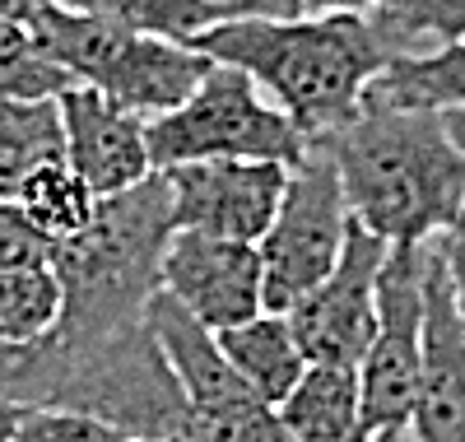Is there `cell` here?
Listing matches in <instances>:
<instances>
[{
    "mask_svg": "<svg viewBox=\"0 0 465 442\" xmlns=\"http://www.w3.org/2000/svg\"><path fill=\"white\" fill-rule=\"evenodd\" d=\"M381 0H302L298 15H372Z\"/></svg>",
    "mask_w": 465,
    "mask_h": 442,
    "instance_id": "26",
    "label": "cell"
},
{
    "mask_svg": "<svg viewBox=\"0 0 465 442\" xmlns=\"http://www.w3.org/2000/svg\"><path fill=\"white\" fill-rule=\"evenodd\" d=\"M144 145L153 173L177 164H210V158H256V164L298 168L312 149V140L256 89L252 75L219 61H210L205 79L173 112L144 122Z\"/></svg>",
    "mask_w": 465,
    "mask_h": 442,
    "instance_id": "5",
    "label": "cell"
},
{
    "mask_svg": "<svg viewBox=\"0 0 465 442\" xmlns=\"http://www.w3.org/2000/svg\"><path fill=\"white\" fill-rule=\"evenodd\" d=\"M363 103L405 107V112L465 107V37L423 56H391V65L368 85Z\"/></svg>",
    "mask_w": 465,
    "mask_h": 442,
    "instance_id": "15",
    "label": "cell"
},
{
    "mask_svg": "<svg viewBox=\"0 0 465 442\" xmlns=\"http://www.w3.org/2000/svg\"><path fill=\"white\" fill-rule=\"evenodd\" d=\"M410 442H414V437H410Z\"/></svg>",
    "mask_w": 465,
    "mask_h": 442,
    "instance_id": "34",
    "label": "cell"
},
{
    "mask_svg": "<svg viewBox=\"0 0 465 442\" xmlns=\"http://www.w3.org/2000/svg\"><path fill=\"white\" fill-rule=\"evenodd\" d=\"M423 275L429 243L391 247L377 279V321L359 358L363 433H405L423 373Z\"/></svg>",
    "mask_w": 465,
    "mask_h": 442,
    "instance_id": "7",
    "label": "cell"
},
{
    "mask_svg": "<svg viewBox=\"0 0 465 442\" xmlns=\"http://www.w3.org/2000/svg\"><path fill=\"white\" fill-rule=\"evenodd\" d=\"M168 182V206L177 233H210L228 243H261L280 215L289 186L284 164L256 158H210V164L159 168Z\"/></svg>",
    "mask_w": 465,
    "mask_h": 442,
    "instance_id": "8",
    "label": "cell"
},
{
    "mask_svg": "<svg viewBox=\"0 0 465 442\" xmlns=\"http://www.w3.org/2000/svg\"><path fill=\"white\" fill-rule=\"evenodd\" d=\"M33 33L74 85L98 89L116 107L135 112L140 122L173 112L210 70V56H201L196 47L126 33L116 24H103L65 5H52L33 24Z\"/></svg>",
    "mask_w": 465,
    "mask_h": 442,
    "instance_id": "4",
    "label": "cell"
},
{
    "mask_svg": "<svg viewBox=\"0 0 465 442\" xmlns=\"http://www.w3.org/2000/svg\"><path fill=\"white\" fill-rule=\"evenodd\" d=\"M15 206L28 215V224L43 233L47 243H65V237L89 228V219L98 210V196L89 191V182L74 173V168L52 164V168H43L19 191Z\"/></svg>",
    "mask_w": 465,
    "mask_h": 442,
    "instance_id": "19",
    "label": "cell"
},
{
    "mask_svg": "<svg viewBox=\"0 0 465 442\" xmlns=\"http://www.w3.org/2000/svg\"><path fill=\"white\" fill-rule=\"evenodd\" d=\"M205 5H214V10H228V15H252V5H256V0H205Z\"/></svg>",
    "mask_w": 465,
    "mask_h": 442,
    "instance_id": "31",
    "label": "cell"
},
{
    "mask_svg": "<svg viewBox=\"0 0 465 442\" xmlns=\"http://www.w3.org/2000/svg\"><path fill=\"white\" fill-rule=\"evenodd\" d=\"M191 47L252 75L307 140L354 122L368 85L391 65L368 15H238L201 33Z\"/></svg>",
    "mask_w": 465,
    "mask_h": 442,
    "instance_id": "1",
    "label": "cell"
},
{
    "mask_svg": "<svg viewBox=\"0 0 465 442\" xmlns=\"http://www.w3.org/2000/svg\"><path fill=\"white\" fill-rule=\"evenodd\" d=\"M126 442H168V437H126Z\"/></svg>",
    "mask_w": 465,
    "mask_h": 442,
    "instance_id": "33",
    "label": "cell"
},
{
    "mask_svg": "<svg viewBox=\"0 0 465 442\" xmlns=\"http://www.w3.org/2000/svg\"><path fill=\"white\" fill-rule=\"evenodd\" d=\"M349 224H354V215L344 206L340 173L331 164V154L312 145L302 164L289 173L275 224L256 243L265 312H289L322 285L344 252Z\"/></svg>",
    "mask_w": 465,
    "mask_h": 442,
    "instance_id": "6",
    "label": "cell"
},
{
    "mask_svg": "<svg viewBox=\"0 0 465 442\" xmlns=\"http://www.w3.org/2000/svg\"><path fill=\"white\" fill-rule=\"evenodd\" d=\"M331 154L344 206L386 247H423L465 206V149L442 112L363 103L354 122L312 140Z\"/></svg>",
    "mask_w": 465,
    "mask_h": 442,
    "instance_id": "2",
    "label": "cell"
},
{
    "mask_svg": "<svg viewBox=\"0 0 465 442\" xmlns=\"http://www.w3.org/2000/svg\"><path fill=\"white\" fill-rule=\"evenodd\" d=\"M47 261H52V243L28 224V215L15 200H0V270H24Z\"/></svg>",
    "mask_w": 465,
    "mask_h": 442,
    "instance_id": "24",
    "label": "cell"
},
{
    "mask_svg": "<svg viewBox=\"0 0 465 442\" xmlns=\"http://www.w3.org/2000/svg\"><path fill=\"white\" fill-rule=\"evenodd\" d=\"M56 5V0H0V19H10V24H37L47 10Z\"/></svg>",
    "mask_w": 465,
    "mask_h": 442,
    "instance_id": "27",
    "label": "cell"
},
{
    "mask_svg": "<svg viewBox=\"0 0 465 442\" xmlns=\"http://www.w3.org/2000/svg\"><path fill=\"white\" fill-rule=\"evenodd\" d=\"M173 206L163 173L98 200L84 233L52 243V275L61 285V340H98L144 321L149 298L163 289V252L173 243Z\"/></svg>",
    "mask_w": 465,
    "mask_h": 442,
    "instance_id": "3",
    "label": "cell"
},
{
    "mask_svg": "<svg viewBox=\"0 0 465 442\" xmlns=\"http://www.w3.org/2000/svg\"><path fill=\"white\" fill-rule=\"evenodd\" d=\"M410 428L414 442H465V326L433 243L423 275V373Z\"/></svg>",
    "mask_w": 465,
    "mask_h": 442,
    "instance_id": "12",
    "label": "cell"
},
{
    "mask_svg": "<svg viewBox=\"0 0 465 442\" xmlns=\"http://www.w3.org/2000/svg\"><path fill=\"white\" fill-rule=\"evenodd\" d=\"M298 5H302V0H256V5H252V15H298Z\"/></svg>",
    "mask_w": 465,
    "mask_h": 442,
    "instance_id": "29",
    "label": "cell"
},
{
    "mask_svg": "<svg viewBox=\"0 0 465 442\" xmlns=\"http://www.w3.org/2000/svg\"><path fill=\"white\" fill-rule=\"evenodd\" d=\"M386 252L391 247L381 237L349 224L335 270L302 303L284 312L307 364H354L359 368V358L372 340V321H377V279H381Z\"/></svg>",
    "mask_w": 465,
    "mask_h": 442,
    "instance_id": "9",
    "label": "cell"
},
{
    "mask_svg": "<svg viewBox=\"0 0 465 442\" xmlns=\"http://www.w3.org/2000/svg\"><path fill=\"white\" fill-rule=\"evenodd\" d=\"M61 131H65V168H74L98 200L140 186L153 164L144 145V122L135 112L116 107L98 89L74 85L56 98Z\"/></svg>",
    "mask_w": 465,
    "mask_h": 442,
    "instance_id": "11",
    "label": "cell"
},
{
    "mask_svg": "<svg viewBox=\"0 0 465 442\" xmlns=\"http://www.w3.org/2000/svg\"><path fill=\"white\" fill-rule=\"evenodd\" d=\"M74 89V79L47 56L28 24L0 19V103H43Z\"/></svg>",
    "mask_w": 465,
    "mask_h": 442,
    "instance_id": "21",
    "label": "cell"
},
{
    "mask_svg": "<svg viewBox=\"0 0 465 442\" xmlns=\"http://www.w3.org/2000/svg\"><path fill=\"white\" fill-rule=\"evenodd\" d=\"M24 415H28V410L10 406V400H0V442H15V437H19V424H24Z\"/></svg>",
    "mask_w": 465,
    "mask_h": 442,
    "instance_id": "28",
    "label": "cell"
},
{
    "mask_svg": "<svg viewBox=\"0 0 465 442\" xmlns=\"http://www.w3.org/2000/svg\"><path fill=\"white\" fill-rule=\"evenodd\" d=\"M275 415L293 433V442H368L354 364H307Z\"/></svg>",
    "mask_w": 465,
    "mask_h": 442,
    "instance_id": "13",
    "label": "cell"
},
{
    "mask_svg": "<svg viewBox=\"0 0 465 442\" xmlns=\"http://www.w3.org/2000/svg\"><path fill=\"white\" fill-rule=\"evenodd\" d=\"M15 442H126V433L74 410H28Z\"/></svg>",
    "mask_w": 465,
    "mask_h": 442,
    "instance_id": "23",
    "label": "cell"
},
{
    "mask_svg": "<svg viewBox=\"0 0 465 442\" xmlns=\"http://www.w3.org/2000/svg\"><path fill=\"white\" fill-rule=\"evenodd\" d=\"M61 321V285L52 266L0 270V345L47 340Z\"/></svg>",
    "mask_w": 465,
    "mask_h": 442,
    "instance_id": "20",
    "label": "cell"
},
{
    "mask_svg": "<svg viewBox=\"0 0 465 442\" xmlns=\"http://www.w3.org/2000/svg\"><path fill=\"white\" fill-rule=\"evenodd\" d=\"M442 126H447V136L465 149V107H451V112H442Z\"/></svg>",
    "mask_w": 465,
    "mask_h": 442,
    "instance_id": "30",
    "label": "cell"
},
{
    "mask_svg": "<svg viewBox=\"0 0 465 442\" xmlns=\"http://www.w3.org/2000/svg\"><path fill=\"white\" fill-rule=\"evenodd\" d=\"M368 24L391 56H423L465 37V0H381Z\"/></svg>",
    "mask_w": 465,
    "mask_h": 442,
    "instance_id": "18",
    "label": "cell"
},
{
    "mask_svg": "<svg viewBox=\"0 0 465 442\" xmlns=\"http://www.w3.org/2000/svg\"><path fill=\"white\" fill-rule=\"evenodd\" d=\"M163 294L186 307L210 336L265 312L256 243H228L210 233H173L163 252Z\"/></svg>",
    "mask_w": 465,
    "mask_h": 442,
    "instance_id": "10",
    "label": "cell"
},
{
    "mask_svg": "<svg viewBox=\"0 0 465 442\" xmlns=\"http://www.w3.org/2000/svg\"><path fill=\"white\" fill-rule=\"evenodd\" d=\"M65 10L94 15L103 24H116L126 33H144V37H163V43H182L191 47L201 33H210L223 19H238L228 10H214L205 0H56Z\"/></svg>",
    "mask_w": 465,
    "mask_h": 442,
    "instance_id": "17",
    "label": "cell"
},
{
    "mask_svg": "<svg viewBox=\"0 0 465 442\" xmlns=\"http://www.w3.org/2000/svg\"><path fill=\"white\" fill-rule=\"evenodd\" d=\"M196 442H293V433L280 424L275 406H265L256 391H242L196 415Z\"/></svg>",
    "mask_w": 465,
    "mask_h": 442,
    "instance_id": "22",
    "label": "cell"
},
{
    "mask_svg": "<svg viewBox=\"0 0 465 442\" xmlns=\"http://www.w3.org/2000/svg\"><path fill=\"white\" fill-rule=\"evenodd\" d=\"M433 247H438L442 275H447V285H451V303H456L460 326H465V206H460V210H456V219L433 237Z\"/></svg>",
    "mask_w": 465,
    "mask_h": 442,
    "instance_id": "25",
    "label": "cell"
},
{
    "mask_svg": "<svg viewBox=\"0 0 465 442\" xmlns=\"http://www.w3.org/2000/svg\"><path fill=\"white\" fill-rule=\"evenodd\" d=\"M368 442H405V433H372Z\"/></svg>",
    "mask_w": 465,
    "mask_h": 442,
    "instance_id": "32",
    "label": "cell"
},
{
    "mask_svg": "<svg viewBox=\"0 0 465 442\" xmlns=\"http://www.w3.org/2000/svg\"><path fill=\"white\" fill-rule=\"evenodd\" d=\"M52 164H65L56 98L0 103V200H19V191Z\"/></svg>",
    "mask_w": 465,
    "mask_h": 442,
    "instance_id": "16",
    "label": "cell"
},
{
    "mask_svg": "<svg viewBox=\"0 0 465 442\" xmlns=\"http://www.w3.org/2000/svg\"><path fill=\"white\" fill-rule=\"evenodd\" d=\"M223 358L238 373L265 406H280V400L298 387V377L307 373V358L293 340V326L284 312H256L242 326H228L214 336Z\"/></svg>",
    "mask_w": 465,
    "mask_h": 442,
    "instance_id": "14",
    "label": "cell"
}]
</instances>
